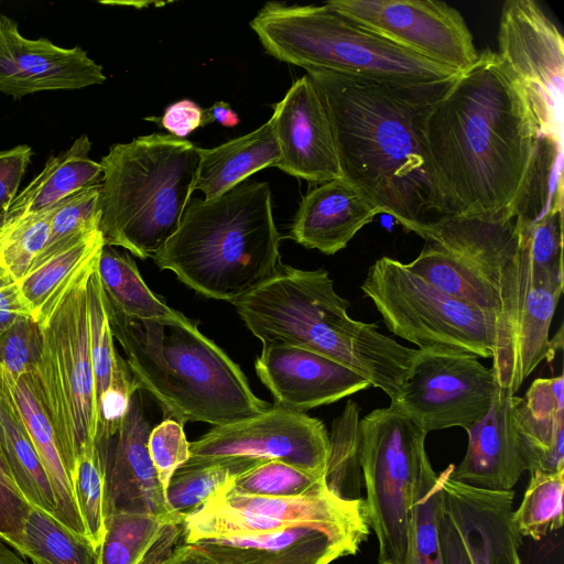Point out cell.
<instances>
[{
  "label": "cell",
  "instance_id": "obj_1",
  "mask_svg": "<svg viewBox=\"0 0 564 564\" xmlns=\"http://www.w3.org/2000/svg\"><path fill=\"white\" fill-rule=\"evenodd\" d=\"M541 137L512 72L496 52L478 53L424 116L436 218L508 208L528 178Z\"/></svg>",
  "mask_w": 564,
  "mask_h": 564
},
{
  "label": "cell",
  "instance_id": "obj_2",
  "mask_svg": "<svg viewBox=\"0 0 564 564\" xmlns=\"http://www.w3.org/2000/svg\"><path fill=\"white\" fill-rule=\"evenodd\" d=\"M327 110L343 177L416 235L436 218L423 121L446 88L400 86L308 69Z\"/></svg>",
  "mask_w": 564,
  "mask_h": 564
},
{
  "label": "cell",
  "instance_id": "obj_3",
  "mask_svg": "<svg viewBox=\"0 0 564 564\" xmlns=\"http://www.w3.org/2000/svg\"><path fill=\"white\" fill-rule=\"evenodd\" d=\"M262 345L291 346L325 356L354 370L394 400L409 377L417 349L379 332L377 324L348 315L325 269L280 263L276 273L232 302Z\"/></svg>",
  "mask_w": 564,
  "mask_h": 564
},
{
  "label": "cell",
  "instance_id": "obj_4",
  "mask_svg": "<svg viewBox=\"0 0 564 564\" xmlns=\"http://www.w3.org/2000/svg\"><path fill=\"white\" fill-rule=\"evenodd\" d=\"M113 336L139 390L183 425L237 423L271 404L251 390L240 367L191 319H138L124 315L104 292Z\"/></svg>",
  "mask_w": 564,
  "mask_h": 564
},
{
  "label": "cell",
  "instance_id": "obj_5",
  "mask_svg": "<svg viewBox=\"0 0 564 564\" xmlns=\"http://www.w3.org/2000/svg\"><path fill=\"white\" fill-rule=\"evenodd\" d=\"M425 243L408 269L498 324L506 350L500 387L513 394L520 319L531 286L530 258L508 208L480 216H443L426 223Z\"/></svg>",
  "mask_w": 564,
  "mask_h": 564
},
{
  "label": "cell",
  "instance_id": "obj_6",
  "mask_svg": "<svg viewBox=\"0 0 564 564\" xmlns=\"http://www.w3.org/2000/svg\"><path fill=\"white\" fill-rule=\"evenodd\" d=\"M281 235L265 182L191 198L177 231L152 259L203 296L235 302L278 271Z\"/></svg>",
  "mask_w": 564,
  "mask_h": 564
},
{
  "label": "cell",
  "instance_id": "obj_7",
  "mask_svg": "<svg viewBox=\"0 0 564 564\" xmlns=\"http://www.w3.org/2000/svg\"><path fill=\"white\" fill-rule=\"evenodd\" d=\"M199 148L153 133L113 144L102 167L100 223L105 245L152 258L177 231L199 169Z\"/></svg>",
  "mask_w": 564,
  "mask_h": 564
},
{
  "label": "cell",
  "instance_id": "obj_8",
  "mask_svg": "<svg viewBox=\"0 0 564 564\" xmlns=\"http://www.w3.org/2000/svg\"><path fill=\"white\" fill-rule=\"evenodd\" d=\"M250 26L268 54L306 70L415 87L443 86L459 74L390 42L326 2L269 1Z\"/></svg>",
  "mask_w": 564,
  "mask_h": 564
},
{
  "label": "cell",
  "instance_id": "obj_9",
  "mask_svg": "<svg viewBox=\"0 0 564 564\" xmlns=\"http://www.w3.org/2000/svg\"><path fill=\"white\" fill-rule=\"evenodd\" d=\"M388 329L419 349L491 358L500 387L506 350L497 322L479 308L438 290L399 260L381 257L360 285Z\"/></svg>",
  "mask_w": 564,
  "mask_h": 564
},
{
  "label": "cell",
  "instance_id": "obj_10",
  "mask_svg": "<svg viewBox=\"0 0 564 564\" xmlns=\"http://www.w3.org/2000/svg\"><path fill=\"white\" fill-rule=\"evenodd\" d=\"M98 259L41 325L42 355L32 372L36 395L52 423L69 478L80 452L95 444L97 431L87 283Z\"/></svg>",
  "mask_w": 564,
  "mask_h": 564
},
{
  "label": "cell",
  "instance_id": "obj_11",
  "mask_svg": "<svg viewBox=\"0 0 564 564\" xmlns=\"http://www.w3.org/2000/svg\"><path fill=\"white\" fill-rule=\"evenodd\" d=\"M426 433L393 405L359 421L366 513L378 541V564H404L414 486L429 456Z\"/></svg>",
  "mask_w": 564,
  "mask_h": 564
},
{
  "label": "cell",
  "instance_id": "obj_12",
  "mask_svg": "<svg viewBox=\"0 0 564 564\" xmlns=\"http://www.w3.org/2000/svg\"><path fill=\"white\" fill-rule=\"evenodd\" d=\"M417 350L409 377L390 404L426 434L449 427L468 430L478 423L499 388L495 369L468 354Z\"/></svg>",
  "mask_w": 564,
  "mask_h": 564
},
{
  "label": "cell",
  "instance_id": "obj_13",
  "mask_svg": "<svg viewBox=\"0 0 564 564\" xmlns=\"http://www.w3.org/2000/svg\"><path fill=\"white\" fill-rule=\"evenodd\" d=\"M496 53L522 86L541 134L563 145L564 42L557 26L533 0H507Z\"/></svg>",
  "mask_w": 564,
  "mask_h": 564
},
{
  "label": "cell",
  "instance_id": "obj_14",
  "mask_svg": "<svg viewBox=\"0 0 564 564\" xmlns=\"http://www.w3.org/2000/svg\"><path fill=\"white\" fill-rule=\"evenodd\" d=\"M366 29L458 73L478 58L462 13L434 0H330L326 2Z\"/></svg>",
  "mask_w": 564,
  "mask_h": 564
},
{
  "label": "cell",
  "instance_id": "obj_15",
  "mask_svg": "<svg viewBox=\"0 0 564 564\" xmlns=\"http://www.w3.org/2000/svg\"><path fill=\"white\" fill-rule=\"evenodd\" d=\"M328 448L329 433L321 420L274 404L247 420L214 426L189 443L188 460L276 459L325 475Z\"/></svg>",
  "mask_w": 564,
  "mask_h": 564
},
{
  "label": "cell",
  "instance_id": "obj_16",
  "mask_svg": "<svg viewBox=\"0 0 564 564\" xmlns=\"http://www.w3.org/2000/svg\"><path fill=\"white\" fill-rule=\"evenodd\" d=\"M369 533L367 517H360L252 535L200 539L192 544L220 564H330L355 555Z\"/></svg>",
  "mask_w": 564,
  "mask_h": 564
},
{
  "label": "cell",
  "instance_id": "obj_17",
  "mask_svg": "<svg viewBox=\"0 0 564 564\" xmlns=\"http://www.w3.org/2000/svg\"><path fill=\"white\" fill-rule=\"evenodd\" d=\"M102 66L80 46L62 47L46 37L22 35L0 12V91L13 99L45 90H76L106 80Z\"/></svg>",
  "mask_w": 564,
  "mask_h": 564
},
{
  "label": "cell",
  "instance_id": "obj_18",
  "mask_svg": "<svg viewBox=\"0 0 564 564\" xmlns=\"http://www.w3.org/2000/svg\"><path fill=\"white\" fill-rule=\"evenodd\" d=\"M152 430L140 390L131 398L118 431L95 443L105 473V518L112 512H140L159 517L175 514L148 452Z\"/></svg>",
  "mask_w": 564,
  "mask_h": 564
},
{
  "label": "cell",
  "instance_id": "obj_19",
  "mask_svg": "<svg viewBox=\"0 0 564 564\" xmlns=\"http://www.w3.org/2000/svg\"><path fill=\"white\" fill-rule=\"evenodd\" d=\"M271 120L281 152L274 167L321 184L343 176L327 110L307 74L274 105Z\"/></svg>",
  "mask_w": 564,
  "mask_h": 564
},
{
  "label": "cell",
  "instance_id": "obj_20",
  "mask_svg": "<svg viewBox=\"0 0 564 564\" xmlns=\"http://www.w3.org/2000/svg\"><path fill=\"white\" fill-rule=\"evenodd\" d=\"M254 368L274 404L299 412L337 402L371 386L337 361L291 346L263 345Z\"/></svg>",
  "mask_w": 564,
  "mask_h": 564
},
{
  "label": "cell",
  "instance_id": "obj_21",
  "mask_svg": "<svg viewBox=\"0 0 564 564\" xmlns=\"http://www.w3.org/2000/svg\"><path fill=\"white\" fill-rule=\"evenodd\" d=\"M442 503L453 519L471 564H522V536L512 523L513 491H490L440 474Z\"/></svg>",
  "mask_w": 564,
  "mask_h": 564
},
{
  "label": "cell",
  "instance_id": "obj_22",
  "mask_svg": "<svg viewBox=\"0 0 564 564\" xmlns=\"http://www.w3.org/2000/svg\"><path fill=\"white\" fill-rule=\"evenodd\" d=\"M516 394L498 388L487 414L466 430L468 445L462 462L448 466L452 479L490 491L512 490L528 471L514 420Z\"/></svg>",
  "mask_w": 564,
  "mask_h": 564
},
{
  "label": "cell",
  "instance_id": "obj_23",
  "mask_svg": "<svg viewBox=\"0 0 564 564\" xmlns=\"http://www.w3.org/2000/svg\"><path fill=\"white\" fill-rule=\"evenodd\" d=\"M379 214L380 207L341 176L303 196L289 237L305 248L335 254Z\"/></svg>",
  "mask_w": 564,
  "mask_h": 564
},
{
  "label": "cell",
  "instance_id": "obj_24",
  "mask_svg": "<svg viewBox=\"0 0 564 564\" xmlns=\"http://www.w3.org/2000/svg\"><path fill=\"white\" fill-rule=\"evenodd\" d=\"M514 420L528 471L564 469V377L538 378L516 395Z\"/></svg>",
  "mask_w": 564,
  "mask_h": 564
},
{
  "label": "cell",
  "instance_id": "obj_25",
  "mask_svg": "<svg viewBox=\"0 0 564 564\" xmlns=\"http://www.w3.org/2000/svg\"><path fill=\"white\" fill-rule=\"evenodd\" d=\"M104 245L98 229L78 236L50 256L33 261L18 283L32 317L40 326L83 272L99 258Z\"/></svg>",
  "mask_w": 564,
  "mask_h": 564
},
{
  "label": "cell",
  "instance_id": "obj_26",
  "mask_svg": "<svg viewBox=\"0 0 564 564\" xmlns=\"http://www.w3.org/2000/svg\"><path fill=\"white\" fill-rule=\"evenodd\" d=\"M7 398L15 408L50 479L57 520L74 533L88 538L54 429L36 395L32 372L21 376Z\"/></svg>",
  "mask_w": 564,
  "mask_h": 564
},
{
  "label": "cell",
  "instance_id": "obj_27",
  "mask_svg": "<svg viewBox=\"0 0 564 564\" xmlns=\"http://www.w3.org/2000/svg\"><path fill=\"white\" fill-rule=\"evenodd\" d=\"M281 152L271 118L246 135L213 149L199 148V169L195 189L205 199L216 198L242 183L251 174L273 166Z\"/></svg>",
  "mask_w": 564,
  "mask_h": 564
},
{
  "label": "cell",
  "instance_id": "obj_28",
  "mask_svg": "<svg viewBox=\"0 0 564 564\" xmlns=\"http://www.w3.org/2000/svg\"><path fill=\"white\" fill-rule=\"evenodd\" d=\"M91 142L78 137L65 151L51 156L44 169L18 193L0 221L36 214L87 187L100 185L102 167L89 156Z\"/></svg>",
  "mask_w": 564,
  "mask_h": 564
},
{
  "label": "cell",
  "instance_id": "obj_29",
  "mask_svg": "<svg viewBox=\"0 0 564 564\" xmlns=\"http://www.w3.org/2000/svg\"><path fill=\"white\" fill-rule=\"evenodd\" d=\"M217 497L232 508L294 524L340 522L367 517L364 498L343 499L327 486L297 497L248 496L232 490Z\"/></svg>",
  "mask_w": 564,
  "mask_h": 564
},
{
  "label": "cell",
  "instance_id": "obj_30",
  "mask_svg": "<svg viewBox=\"0 0 564 564\" xmlns=\"http://www.w3.org/2000/svg\"><path fill=\"white\" fill-rule=\"evenodd\" d=\"M97 272L105 294L124 315L138 319H187L148 288L127 252L104 245Z\"/></svg>",
  "mask_w": 564,
  "mask_h": 564
},
{
  "label": "cell",
  "instance_id": "obj_31",
  "mask_svg": "<svg viewBox=\"0 0 564 564\" xmlns=\"http://www.w3.org/2000/svg\"><path fill=\"white\" fill-rule=\"evenodd\" d=\"M0 449L26 501L56 518V503L50 479L8 398H0Z\"/></svg>",
  "mask_w": 564,
  "mask_h": 564
},
{
  "label": "cell",
  "instance_id": "obj_32",
  "mask_svg": "<svg viewBox=\"0 0 564 564\" xmlns=\"http://www.w3.org/2000/svg\"><path fill=\"white\" fill-rule=\"evenodd\" d=\"M260 462L248 457L187 460L172 476L165 489L166 502L173 512L185 516L229 491L240 475Z\"/></svg>",
  "mask_w": 564,
  "mask_h": 564
},
{
  "label": "cell",
  "instance_id": "obj_33",
  "mask_svg": "<svg viewBox=\"0 0 564 564\" xmlns=\"http://www.w3.org/2000/svg\"><path fill=\"white\" fill-rule=\"evenodd\" d=\"M563 285L549 281L531 280L520 319L516 349V387L543 361H551L556 352V339L549 333Z\"/></svg>",
  "mask_w": 564,
  "mask_h": 564
},
{
  "label": "cell",
  "instance_id": "obj_34",
  "mask_svg": "<svg viewBox=\"0 0 564 564\" xmlns=\"http://www.w3.org/2000/svg\"><path fill=\"white\" fill-rule=\"evenodd\" d=\"M17 553L32 564H98V549L54 516L30 505Z\"/></svg>",
  "mask_w": 564,
  "mask_h": 564
},
{
  "label": "cell",
  "instance_id": "obj_35",
  "mask_svg": "<svg viewBox=\"0 0 564 564\" xmlns=\"http://www.w3.org/2000/svg\"><path fill=\"white\" fill-rule=\"evenodd\" d=\"M359 421V405L348 400L343 411L334 419L329 433L325 484L334 495L347 500L362 498Z\"/></svg>",
  "mask_w": 564,
  "mask_h": 564
},
{
  "label": "cell",
  "instance_id": "obj_36",
  "mask_svg": "<svg viewBox=\"0 0 564 564\" xmlns=\"http://www.w3.org/2000/svg\"><path fill=\"white\" fill-rule=\"evenodd\" d=\"M441 478L426 462L413 489L404 564H444L437 530Z\"/></svg>",
  "mask_w": 564,
  "mask_h": 564
},
{
  "label": "cell",
  "instance_id": "obj_37",
  "mask_svg": "<svg viewBox=\"0 0 564 564\" xmlns=\"http://www.w3.org/2000/svg\"><path fill=\"white\" fill-rule=\"evenodd\" d=\"M530 475L523 499L512 512V523L522 538L539 541L563 525L564 469Z\"/></svg>",
  "mask_w": 564,
  "mask_h": 564
},
{
  "label": "cell",
  "instance_id": "obj_38",
  "mask_svg": "<svg viewBox=\"0 0 564 564\" xmlns=\"http://www.w3.org/2000/svg\"><path fill=\"white\" fill-rule=\"evenodd\" d=\"M184 514L159 517L140 512H112L105 518L98 564H137L163 525Z\"/></svg>",
  "mask_w": 564,
  "mask_h": 564
},
{
  "label": "cell",
  "instance_id": "obj_39",
  "mask_svg": "<svg viewBox=\"0 0 564 564\" xmlns=\"http://www.w3.org/2000/svg\"><path fill=\"white\" fill-rule=\"evenodd\" d=\"M516 217L528 247L530 273L542 275L554 283L564 285L563 202L554 204L533 220L519 215Z\"/></svg>",
  "mask_w": 564,
  "mask_h": 564
},
{
  "label": "cell",
  "instance_id": "obj_40",
  "mask_svg": "<svg viewBox=\"0 0 564 564\" xmlns=\"http://www.w3.org/2000/svg\"><path fill=\"white\" fill-rule=\"evenodd\" d=\"M54 207L0 223V267L17 281L24 276L44 248Z\"/></svg>",
  "mask_w": 564,
  "mask_h": 564
},
{
  "label": "cell",
  "instance_id": "obj_41",
  "mask_svg": "<svg viewBox=\"0 0 564 564\" xmlns=\"http://www.w3.org/2000/svg\"><path fill=\"white\" fill-rule=\"evenodd\" d=\"M326 486L325 475L308 471L291 464L262 460L240 475L230 490L248 496L297 497Z\"/></svg>",
  "mask_w": 564,
  "mask_h": 564
},
{
  "label": "cell",
  "instance_id": "obj_42",
  "mask_svg": "<svg viewBox=\"0 0 564 564\" xmlns=\"http://www.w3.org/2000/svg\"><path fill=\"white\" fill-rule=\"evenodd\" d=\"M70 484L87 535L99 550L105 535V473L96 444L78 455Z\"/></svg>",
  "mask_w": 564,
  "mask_h": 564
},
{
  "label": "cell",
  "instance_id": "obj_43",
  "mask_svg": "<svg viewBox=\"0 0 564 564\" xmlns=\"http://www.w3.org/2000/svg\"><path fill=\"white\" fill-rule=\"evenodd\" d=\"M41 326L19 317L0 336V398H7L21 376L35 371L42 355Z\"/></svg>",
  "mask_w": 564,
  "mask_h": 564
},
{
  "label": "cell",
  "instance_id": "obj_44",
  "mask_svg": "<svg viewBox=\"0 0 564 564\" xmlns=\"http://www.w3.org/2000/svg\"><path fill=\"white\" fill-rule=\"evenodd\" d=\"M101 184L84 188L55 204L48 239L34 260L45 258L69 240L99 229Z\"/></svg>",
  "mask_w": 564,
  "mask_h": 564
},
{
  "label": "cell",
  "instance_id": "obj_45",
  "mask_svg": "<svg viewBox=\"0 0 564 564\" xmlns=\"http://www.w3.org/2000/svg\"><path fill=\"white\" fill-rule=\"evenodd\" d=\"M87 302L89 345L97 405V402L111 382L118 356L104 304V290L97 272V265L88 279Z\"/></svg>",
  "mask_w": 564,
  "mask_h": 564
},
{
  "label": "cell",
  "instance_id": "obj_46",
  "mask_svg": "<svg viewBox=\"0 0 564 564\" xmlns=\"http://www.w3.org/2000/svg\"><path fill=\"white\" fill-rule=\"evenodd\" d=\"M138 390L139 387L126 359L118 352L111 382L96 405L95 443L105 442L118 431L127 414L131 398Z\"/></svg>",
  "mask_w": 564,
  "mask_h": 564
},
{
  "label": "cell",
  "instance_id": "obj_47",
  "mask_svg": "<svg viewBox=\"0 0 564 564\" xmlns=\"http://www.w3.org/2000/svg\"><path fill=\"white\" fill-rule=\"evenodd\" d=\"M148 452L165 491L174 473L191 457L189 442L183 424L169 417L152 427L148 438Z\"/></svg>",
  "mask_w": 564,
  "mask_h": 564
},
{
  "label": "cell",
  "instance_id": "obj_48",
  "mask_svg": "<svg viewBox=\"0 0 564 564\" xmlns=\"http://www.w3.org/2000/svg\"><path fill=\"white\" fill-rule=\"evenodd\" d=\"M30 503L19 490L0 449V540L15 552Z\"/></svg>",
  "mask_w": 564,
  "mask_h": 564
},
{
  "label": "cell",
  "instance_id": "obj_49",
  "mask_svg": "<svg viewBox=\"0 0 564 564\" xmlns=\"http://www.w3.org/2000/svg\"><path fill=\"white\" fill-rule=\"evenodd\" d=\"M32 155V148L28 144L0 151V221L18 195Z\"/></svg>",
  "mask_w": 564,
  "mask_h": 564
},
{
  "label": "cell",
  "instance_id": "obj_50",
  "mask_svg": "<svg viewBox=\"0 0 564 564\" xmlns=\"http://www.w3.org/2000/svg\"><path fill=\"white\" fill-rule=\"evenodd\" d=\"M202 119L203 108L188 99L170 105L160 119L148 118V120L153 121L160 120V127L181 139L192 133L198 127H202Z\"/></svg>",
  "mask_w": 564,
  "mask_h": 564
},
{
  "label": "cell",
  "instance_id": "obj_51",
  "mask_svg": "<svg viewBox=\"0 0 564 564\" xmlns=\"http://www.w3.org/2000/svg\"><path fill=\"white\" fill-rule=\"evenodd\" d=\"M32 317L18 281L0 267V336L19 318Z\"/></svg>",
  "mask_w": 564,
  "mask_h": 564
},
{
  "label": "cell",
  "instance_id": "obj_52",
  "mask_svg": "<svg viewBox=\"0 0 564 564\" xmlns=\"http://www.w3.org/2000/svg\"><path fill=\"white\" fill-rule=\"evenodd\" d=\"M437 530L444 564H471L460 534L442 503L437 511Z\"/></svg>",
  "mask_w": 564,
  "mask_h": 564
},
{
  "label": "cell",
  "instance_id": "obj_53",
  "mask_svg": "<svg viewBox=\"0 0 564 564\" xmlns=\"http://www.w3.org/2000/svg\"><path fill=\"white\" fill-rule=\"evenodd\" d=\"M183 519L181 517L166 522L137 564H163L181 543Z\"/></svg>",
  "mask_w": 564,
  "mask_h": 564
},
{
  "label": "cell",
  "instance_id": "obj_54",
  "mask_svg": "<svg viewBox=\"0 0 564 564\" xmlns=\"http://www.w3.org/2000/svg\"><path fill=\"white\" fill-rule=\"evenodd\" d=\"M163 564H220L200 547L180 543Z\"/></svg>",
  "mask_w": 564,
  "mask_h": 564
},
{
  "label": "cell",
  "instance_id": "obj_55",
  "mask_svg": "<svg viewBox=\"0 0 564 564\" xmlns=\"http://www.w3.org/2000/svg\"><path fill=\"white\" fill-rule=\"evenodd\" d=\"M238 115L225 101H217L208 108L203 109L202 127L218 122L224 127L232 128L239 123Z\"/></svg>",
  "mask_w": 564,
  "mask_h": 564
},
{
  "label": "cell",
  "instance_id": "obj_56",
  "mask_svg": "<svg viewBox=\"0 0 564 564\" xmlns=\"http://www.w3.org/2000/svg\"><path fill=\"white\" fill-rule=\"evenodd\" d=\"M0 564H29L25 558L14 552L2 540H0Z\"/></svg>",
  "mask_w": 564,
  "mask_h": 564
}]
</instances>
